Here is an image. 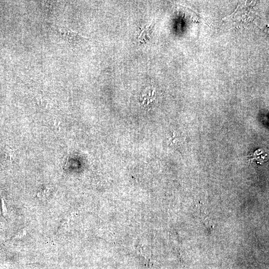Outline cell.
Segmentation results:
<instances>
[{
  "label": "cell",
  "mask_w": 269,
  "mask_h": 269,
  "mask_svg": "<svg viewBox=\"0 0 269 269\" xmlns=\"http://www.w3.org/2000/svg\"><path fill=\"white\" fill-rule=\"evenodd\" d=\"M61 37L67 42L71 44H78L88 39L79 33L67 28H61L59 29Z\"/></svg>",
  "instance_id": "obj_1"
},
{
  "label": "cell",
  "mask_w": 269,
  "mask_h": 269,
  "mask_svg": "<svg viewBox=\"0 0 269 269\" xmlns=\"http://www.w3.org/2000/svg\"><path fill=\"white\" fill-rule=\"evenodd\" d=\"M152 27L153 25L152 24L146 26L140 33L138 38L142 39L144 38L146 36H147L148 34L150 33V30L152 29Z\"/></svg>",
  "instance_id": "obj_2"
},
{
  "label": "cell",
  "mask_w": 269,
  "mask_h": 269,
  "mask_svg": "<svg viewBox=\"0 0 269 269\" xmlns=\"http://www.w3.org/2000/svg\"><path fill=\"white\" fill-rule=\"evenodd\" d=\"M1 210L2 215L4 217L5 214L7 213L6 208L5 207L4 201L1 198Z\"/></svg>",
  "instance_id": "obj_3"
}]
</instances>
